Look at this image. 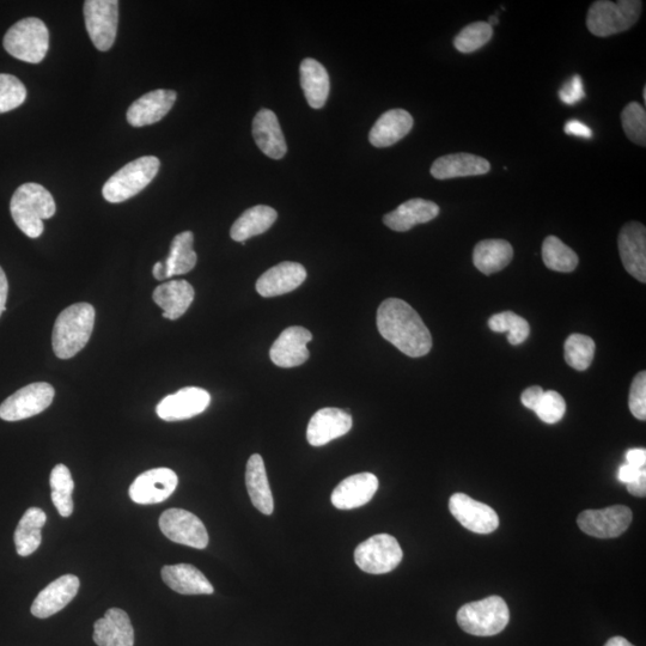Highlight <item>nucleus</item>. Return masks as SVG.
<instances>
[{
  "instance_id": "obj_1",
  "label": "nucleus",
  "mask_w": 646,
  "mask_h": 646,
  "mask_svg": "<svg viewBox=\"0 0 646 646\" xmlns=\"http://www.w3.org/2000/svg\"><path fill=\"white\" fill-rule=\"evenodd\" d=\"M377 328L383 338L406 356L419 358L432 349L429 328L410 304L389 298L377 310Z\"/></svg>"
},
{
  "instance_id": "obj_2",
  "label": "nucleus",
  "mask_w": 646,
  "mask_h": 646,
  "mask_svg": "<svg viewBox=\"0 0 646 646\" xmlns=\"http://www.w3.org/2000/svg\"><path fill=\"white\" fill-rule=\"evenodd\" d=\"M53 195L39 184H24L12 195V219L24 235L38 239L44 233V221L56 215Z\"/></svg>"
},
{
  "instance_id": "obj_3",
  "label": "nucleus",
  "mask_w": 646,
  "mask_h": 646,
  "mask_svg": "<svg viewBox=\"0 0 646 646\" xmlns=\"http://www.w3.org/2000/svg\"><path fill=\"white\" fill-rule=\"evenodd\" d=\"M95 309L89 303H77L58 316L52 333V346L60 359H70L82 351L93 334Z\"/></svg>"
},
{
  "instance_id": "obj_4",
  "label": "nucleus",
  "mask_w": 646,
  "mask_h": 646,
  "mask_svg": "<svg viewBox=\"0 0 646 646\" xmlns=\"http://www.w3.org/2000/svg\"><path fill=\"white\" fill-rule=\"evenodd\" d=\"M456 619L461 629L469 635L491 637L508 626L510 612L507 602L501 596L493 595L462 606Z\"/></svg>"
},
{
  "instance_id": "obj_5",
  "label": "nucleus",
  "mask_w": 646,
  "mask_h": 646,
  "mask_svg": "<svg viewBox=\"0 0 646 646\" xmlns=\"http://www.w3.org/2000/svg\"><path fill=\"white\" fill-rule=\"evenodd\" d=\"M642 9L641 0H620L617 3L599 0L590 6L587 27L591 34L599 38H608L635 26L641 17Z\"/></svg>"
},
{
  "instance_id": "obj_6",
  "label": "nucleus",
  "mask_w": 646,
  "mask_h": 646,
  "mask_svg": "<svg viewBox=\"0 0 646 646\" xmlns=\"http://www.w3.org/2000/svg\"><path fill=\"white\" fill-rule=\"evenodd\" d=\"M50 47V32L36 17L24 18L12 26L4 36V48L10 56L24 63L39 64Z\"/></svg>"
},
{
  "instance_id": "obj_7",
  "label": "nucleus",
  "mask_w": 646,
  "mask_h": 646,
  "mask_svg": "<svg viewBox=\"0 0 646 646\" xmlns=\"http://www.w3.org/2000/svg\"><path fill=\"white\" fill-rule=\"evenodd\" d=\"M160 167L161 162L155 156L137 158L111 176L103 186V198L112 204L124 203L148 187Z\"/></svg>"
},
{
  "instance_id": "obj_8",
  "label": "nucleus",
  "mask_w": 646,
  "mask_h": 646,
  "mask_svg": "<svg viewBox=\"0 0 646 646\" xmlns=\"http://www.w3.org/2000/svg\"><path fill=\"white\" fill-rule=\"evenodd\" d=\"M404 558L398 540L392 535L377 534L359 544L355 562L359 569L371 575H383L398 568Z\"/></svg>"
},
{
  "instance_id": "obj_9",
  "label": "nucleus",
  "mask_w": 646,
  "mask_h": 646,
  "mask_svg": "<svg viewBox=\"0 0 646 646\" xmlns=\"http://www.w3.org/2000/svg\"><path fill=\"white\" fill-rule=\"evenodd\" d=\"M84 20L91 41L97 50H111L117 39L119 23L118 0H87Z\"/></svg>"
},
{
  "instance_id": "obj_10",
  "label": "nucleus",
  "mask_w": 646,
  "mask_h": 646,
  "mask_svg": "<svg viewBox=\"0 0 646 646\" xmlns=\"http://www.w3.org/2000/svg\"><path fill=\"white\" fill-rule=\"evenodd\" d=\"M54 388L50 383L36 382L17 390L0 405V418L5 422H18L38 416L51 406Z\"/></svg>"
},
{
  "instance_id": "obj_11",
  "label": "nucleus",
  "mask_w": 646,
  "mask_h": 646,
  "mask_svg": "<svg viewBox=\"0 0 646 646\" xmlns=\"http://www.w3.org/2000/svg\"><path fill=\"white\" fill-rule=\"evenodd\" d=\"M632 511L625 505L601 510H585L577 518L582 532L597 539H613L623 535L631 526Z\"/></svg>"
},
{
  "instance_id": "obj_12",
  "label": "nucleus",
  "mask_w": 646,
  "mask_h": 646,
  "mask_svg": "<svg viewBox=\"0 0 646 646\" xmlns=\"http://www.w3.org/2000/svg\"><path fill=\"white\" fill-rule=\"evenodd\" d=\"M162 533L176 544L204 550L209 534L200 518L184 509H169L160 518Z\"/></svg>"
},
{
  "instance_id": "obj_13",
  "label": "nucleus",
  "mask_w": 646,
  "mask_h": 646,
  "mask_svg": "<svg viewBox=\"0 0 646 646\" xmlns=\"http://www.w3.org/2000/svg\"><path fill=\"white\" fill-rule=\"evenodd\" d=\"M178 475L169 468H155L133 481L129 493L132 501L152 505L167 501L178 487Z\"/></svg>"
},
{
  "instance_id": "obj_14",
  "label": "nucleus",
  "mask_w": 646,
  "mask_h": 646,
  "mask_svg": "<svg viewBox=\"0 0 646 646\" xmlns=\"http://www.w3.org/2000/svg\"><path fill=\"white\" fill-rule=\"evenodd\" d=\"M449 510L461 526L473 533L491 534L499 527L496 511L465 493H455L450 497Z\"/></svg>"
},
{
  "instance_id": "obj_15",
  "label": "nucleus",
  "mask_w": 646,
  "mask_h": 646,
  "mask_svg": "<svg viewBox=\"0 0 646 646\" xmlns=\"http://www.w3.org/2000/svg\"><path fill=\"white\" fill-rule=\"evenodd\" d=\"M211 395L203 388L187 387L168 395L157 405V416L166 422H179L203 413L210 406Z\"/></svg>"
},
{
  "instance_id": "obj_16",
  "label": "nucleus",
  "mask_w": 646,
  "mask_h": 646,
  "mask_svg": "<svg viewBox=\"0 0 646 646\" xmlns=\"http://www.w3.org/2000/svg\"><path fill=\"white\" fill-rule=\"evenodd\" d=\"M313 334L303 327L286 328L271 347V361L279 368H295L306 363L309 358L307 345Z\"/></svg>"
},
{
  "instance_id": "obj_17",
  "label": "nucleus",
  "mask_w": 646,
  "mask_h": 646,
  "mask_svg": "<svg viewBox=\"0 0 646 646\" xmlns=\"http://www.w3.org/2000/svg\"><path fill=\"white\" fill-rule=\"evenodd\" d=\"M619 253L625 270L639 282H646V229L637 222L627 223L620 231Z\"/></svg>"
},
{
  "instance_id": "obj_18",
  "label": "nucleus",
  "mask_w": 646,
  "mask_h": 646,
  "mask_svg": "<svg viewBox=\"0 0 646 646\" xmlns=\"http://www.w3.org/2000/svg\"><path fill=\"white\" fill-rule=\"evenodd\" d=\"M353 420L349 413L339 408H322L310 419L307 440L310 446L322 447L343 437L352 429Z\"/></svg>"
},
{
  "instance_id": "obj_19",
  "label": "nucleus",
  "mask_w": 646,
  "mask_h": 646,
  "mask_svg": "<svg viewBox=\"0 0 646 646\" xmlns=\"http://www.w3.org/2000/svg\"><path fill=\"white\" fill-rule=\"evenodd\" d=\"M377 489H379V479L374 474L351 475L335 487L331 501L339 510L361 508L374 498Z\"/></svg>"
},
{
  "instance_id": "obj_20",
  "label": "nucleus",
  "mask_w": 646,
  "mask_h": 646,
  "mask_svg": "<svg viewBox=\"0 0 646 646\" xmlns=\"http://www.w3.org/2000/svg\"><path fill=\"white\" fill-rule=\"evenodd\" d=\"M79 578L65 575L50 583L36 597L32 606V614L39 619L52 617L62 611L75 599L79 590Z\"/></svg>"
},
{
  "instance_id": "obj_21",
  "label": "nucleus",
  "mask_w": 646,
  "mask_h": 646,
  "mask_svg": "<svg viewBox=\"0 0 646 646\" xmlns=\"http://www.w3.org/2000/svg\"><path fill=\"white\" fill-rule=\"evenodd\" d=\"M306 279V268L298 262L285 261L262 274L255 288L262 297L282 296L300 288Z\"/></svg>"
},
{
  "instance_id": "obj_22",
  "label": "nucleus",
  "mask_w": 646,
  "mask_h": 646,
  "mask_svg": "<svg viewBox=\"0 0 646 646\" xmlns=\"http://www.w3.org/2000/svg\"><path fill=\"white\" fill-rule=\"evenodd\" d=\"M174 90L158 89L134 101L127 111V121L133 127H144L158 123L170 112L176 101Z\"/></svg>"
},
{
  "instance_id": "obj_23",
  "label": "nucleus",
  "mask_w": 646,
  "mask_h": 646,
  "mask_svg": "<svg viewBox=\"0 0 646 646\" xmlns=\"http://www.w3.org/2000/svg\"><path fill=\"white\" fill-rule=\"evenodd\" d=\"M254 142L272 160H282L288 152L285 137L277 115L270 109H261L253 120Z\"/></svg>"
},
{
  "instance_id": "obj_24",
  "label": "nucleus",
  "mask_w": 646,
  "mask_h": 646,
  "mask_svg": "<svg viewBox=\"0 0 646 646\" xmlns=\"http://www.w3.org/2000/svg\"><path fill=\"white\" fill-rule=\"evenodd\" d=\"M94 642L99 646H133L134 630L123 609L112 608L94 625Z\"/></svg>"
},
{
  "instance_id": "obj_25",
  "label": "nucleus",
  "mask_w": 646,
  "mask_h": 646,
  "mask_svg": "<svg viewBox=\"0 0 646 646\" xmlns=\"http://www.w3.org/2000/svg\"><path fill=\"white\" fill-rule=\"evenodd\" d=\"M438 215H440V206L434 201L416 198L406 201L398 209L387 213L383 217V223L389 229L405 233L418 224L431 222Z\"/></svg>"
},
{
  "instance_id": "obj_26",
  "label": "nucleus",
  "mask_w": 646,
  "mask_h": 646,
  "mask_svg": "<svg viewBox=\"0 0 646 646\" xmlns=\"http://www.w3.org/2000/svg\"><path fill=\"white\" fill-rule=\"evenodd\" d=\"M490 170V162L483 157L472 154H453L437 158L432 164L430 173L437 180H450L484 175Z\"/></svg>"
},
{
  "instance_id": "obj_27",
  "label": "nucleus",
  "mask_w": 646,
  "mask_h": 646,
  "mask_svg": "<svg viewBox=\"0 0 646 646\" xmlns=\"http://www.w3.org/2000/svg\"><path fill=\"white\" fill-rule=\"evenodd\" d=\"M414 121L405 109H390L382 114L369 133L370 143L375 148H388L411 132Z\"/></svg>"
},
{
  "instance_id": "obj_28",
  "label": "nucleus",
  "mask_w": 646,
  "mask_h": 646,
  "mask_svg": "<svg viewBox=\"0 0 646 646\" xmlns=\"http://www.w3.org/2000/svg\"><path fill=\"white\" fill-rule=\"evenodd\" d=\"M193 286L186 280H173L164 283L154 291V302L163 309V318L178 320L184 315L194 300Z\"/></svg>"
},
{
  "instance_id": "obj_29",
  "label": "nucleus",
  "mask_w": 646,
  "mask_h": 646,
  "mask_svg": "<svg viewBox=\"0 0 646 646\" xmlns=\"http://www.w3.org/2000/svg\"><path fill=\"white\" fill-rule=\"evenodd\" d=\"M162 580L181 595H211L215 591L209 580L191 564L164 566Z\"/></svg>"
},
{
  "instance_id": "obj_30",
  "label": "nucleus",
  "mask_w": 646,
  "mask_h": 646,
  "mask_svg": "<svg viewBox=\"0 0 646 646\" xmlns=\"http://www.w3.org/2000/svg\"><path fill=\"white\" fill-rule=\"evenodd\" d=\"M301 85L309 106L320 109L326 105L331 81L326 67L318 60L304 59L300 67Z\"/></svg>"
},
{
  "instance_id": "obj_31",
  "label": "nucleus",
  "mask_w": 646,
  "mask_h": 646,
  "mask_svg": "<svg viewBox=\"0 0 646 646\" xmlns=\"http://www.w3.org/2000/svg\"><path fill=\"white\" fill-rule=\"evenodd\" d=\"M246 485L254 507L261 514L271 515L274 509L273 495L270 483H268L264 460L259 454L252 455L248 460Z\"/></svg>"
},
{
  "instance_id": "obj_32",
  "label": "nucleus",
  "mask_w": 646,
  "mask_h": 646,
  "mask_svg": "<svg viewBox=\"0 0 646 646\" xmlns=\"http://www.w3.org/2000/svg\"><path fill=\"white\" fill-rule=\"evenodd\" d=\"M278 213L270 206L257 205L243 212L230 230L231 239L236 242H246L254 236L266 233L274 222Z\"/></svg>"
},
{
  "instance_id": "obj_33",
  "label": "nucleus",
  "mask_w": 646,
  "mask_h": 646,
  "mask_svg": "<svg viewBox=\"0 0 646 646\" xmlns=\"http://www.w3.org/2000/svg\"><path fill=\"white\" fill-rule=\"evenodd\" d=\"M513 258L514 249L504 240L481 241L473 252L474 266L486 276L504 270Z\"/></svg>"
},
{
  "instance_id": "obj_34",
  "label": "nucleus",
  "mask_w": 646,
  "mask_h": 646,
  "mask_svg": "<svg viewBox=\"0 0 646 646\" xmlns=\"http://www.w3.org/2000/svg\"><path fill=\"white\" fill-rule=\"evenodd\" d=\"M46 520V514L39 508H30L24 513L15 532L16 551L21 557H28L38 550Z\"/></svg>"
},
{
  "instance_id": "obj_35",
  "label": "nucleus",
  "mask_w": 646,
  "mask_h": 646,
  "mask_svg": "<svg viewBox=\"0 0 646 646\" xmlns=\"http://www.w3.org/2000/svg\"><path fill=\"white\" fill-rule=\"evenodd\" d=\"M193 245L194 236L191 231H185L174 237L168 258L164 261L167 278L191 272L197 265L198 257Z\"/></svg>"
},
{
  "instance_id": "obj_36",
  "label": "nucleus",
  "mask_w": 646,
  "mask_h": 646,
  "mask_svg": "<svg viewBox=\"0 0 646 646\" xmlns=\"http://www.w3.org/2000/svg\"><path fill=\"white\" fill-rule=\"evenodd\" d=\"M542 259L552 271L570 273L578 266L577 254L556 236H548L542 245Z\"/></svg>"
},
{
  "instance_id": "obj_37",
  "label": "nucleus",
  "mask_w": 646,
  "mask_h": 646,
  "mask_svg": "<svg viewBox=\"0 0 646 646\" xmlns=\"http://www.w3.org/2000/svg\"><path fill=\"white\" fill-rule=\"evenodd\" d=\"M52 502L60 516L69 517L73 513L72 492L75 489L70 469L65 465L53 468L50 479Z\"/></svg>"
},
{
  "instance_id": "obj_38",
  "label": "nucleus",
  "mask_w": 646,
  "mask_h": 646,
  "mask_svg": "<svg viewBox=\"0 0 646 646\" xmlns=\"http://www.w3.org/2000/svg\"><path fill=\"white\" fill-rule=\"evenodd\" d=\"M594 340L583 334H572L565 341L564 358L566 363L578 371L587 370L594 361Z\"/></svg>"
},
{
  "instance_id": "obj_39",
  "label": "nucleus",
  "mask_w": 646,
  "mask_h": 646,
  "mask_svg": "<svg viewBox=\"0 0 646 646\" xmlns=\"http://www.w3.org/2000/svg\"><path fill=\"white\" fill-rule=\"evenodd\" d=\"M489 327L496 333H509L508 340L511 345H521L528 339L530 333L527 320L514 312L493 315L489 320Z\"/></svg>"
},
{
  "instance_id": "obj_40",
  "label": "nucleus",
  "mask_w": 646,
  "mask_h": 646,
  "mask_svg": "<svg viewBox=\"0 0 646 646\" xmlns=\"http://www.w3.org/2000/svg\"><path fill=\"white\" fill-rule=\"evenodd\" d=\"M493 28L487 22H475L468 24L459 34L456 35L454 46L457 51L463 54L473 53L480 50L492 39Z\"/></svg>"
},
{
  "instance_id": "obj_41",
  "label": "nucleus",
  "mask_w": 646,
  "mask_h": 646,
  "mask_svg": "<svg viewBox=\"0 0 646 646\" xmlns=\"http://www.w3.org/2000/svg\"><path fill=\"white\" fill-rule=\"evenodd\" d=\"M621 124L627 138L638 145H646V112L638 102H631L621 113Z\"/></svg>"
},
{
  "instance_id": "obj_42",
  "label": "nucleus",
  "mask_w": 646,
  "mask_h": 646,
  "mask_svg": "<svg viewBox=\"0 0 646 646\" xmlns=\"http://www.w3.org/2000/svg\"><path fill=\"white\" fill-rule=\"evenodd\" d=\"M27 99V89L15 76L0 73V114L14 111Z\"/></svg>"
},
{
  "instance_id": "obj_43",
  "label": "nucleus",
  "mask_w": 646,
  "mask_h": 646,
  "mask_svg": "<svg viewBox=\"0 0 646 646\" xmlns=\"http://www.w3.org/2000/svg\"><path fill=\"white\" fill-rule=\"evenodd\" d=\"M534 412L542 422L556 424L565 416L566 402L562 395L554 392V390H548L542 395V399Z\"/></svg>"
},
{
  "instance_id": "obj_44",
  "label": "nucleus",
  "mask_w": 646,
  "mask_h": 646,
  "mask_svg": "<svg viewBox=\"0 0 646 646\" xmlns=\"http://www.w3.org/2000/svg\"><path fill=\"white\" fill-rule=\"evenodd\" d=\"M630 411L638 420L646 419V373L642 371L633 379L630 398Z\"/></svg>"
},
{
  "instance_id": "obj_45",
  "label": "nucleus",
  "mask_w": 646,
  "mask_h": 646,
  "mask_svg": "<svg viewBox=\"0 0 646 646\" xmlns=\"http://www.w3.org/2000/svg\"><path fill=\"white\" fill-rule=\"evenodd\" d=\"M560 100L565 105L574 106L576 103L582 101L585 97L584 85L581 76H574L570 81L564 84V87L559 91Z\"/></svg>"
},
{
  "instance_id": "obj_46",
  "label": "nucleus",
  "mask_w": 646,
  "mask_h": 646,
  "mask_svg": "<svg viewBox=\"0 0 646 646\" xmlns=\"http://www.w3.org/2000/svg\"><path fill=\"white\" fill-rule=\"evenodd\" d=\"M545 390L539 386L529 387L522 393L521 401L524 407H527L528 410L535 411L538 407L539 402L544 395Z\"/></svg>"
},
{
  "instance_id": "obj_47",
  "label": "nucleus",
  "mask_w": 646,
  "mask_h": 646,
  "mask_svg": "<svg viewBox=\"0 0 646 646\" xmlns=\"http://www.w3.org/2000/svg\"><path fill=\"white\" fill-rule=\"evenodd\" d=\"M564 131L566 134H570V136L581 137L584 139H590L594 136L593 131H591L587 125L578 120L568 121L564 126Z\"/></svg>"
},
{
  "instance_id": "obj_48",
  "label": "nucleus",
  "mask_w": 646,
  "mask_h": 646,
  "mask_svg": "<svg viewBox=\"0 0 646 646\" xmlns=\"http://www.w3.org/2000/svg\"><path fill=\"white\" fill-rule=\"evenodd\" d=\"M645 473V468H637L629 465V463H625V465L621 466L619 469L618 478L621 483L629 485L633 483V481H636L638 478H641Z\"/></svg>"
},
{
  "instance_id": "obj_49",
  "label": "nucleus",
  "mask_w": 646,
  "mask_h": 646,
  "mask_svg": "<svg viewBox=\"0 0 646 646\" xmlns=\"http://www.w3.org/2000/svg\"><path fill=\"white\" fill-rule=\"evenodd\" d=\"M626 461L633 467L645 468L646 450L641 448L629 450V452L626 453Z\"/></svg>"
},
{
  "instance_id": "obj_50",
  "label": "nucleus",
  "mask_w": 646,
  "mask_h": 646,
  "mask_svg": "<svg viewBox=\"0 0 646 646\" xmlns=\"http://www.w3.org/2000/svg\"><path fill=\"white\" fill-rule=\"evenodd\" d=\"M627 491L633 496L644 498L646 495V473L641 478L627 485Z\"/></svg>"
},
{
  "instance_id": "obj_51",
  "label": "nucleus",
  "mask_w": 646,
  "mask_h": 646,
  "mask_svg": "<svg viewBox=\"0 0 646 646\" xmlns=\"http://www.w3.org/2000/svg\"><path fill=\"white\" fill-rule=\"evenodd\" d=\"M9 284L8 279H6L5 272L3 268L0 267V316L5 312L6 307V298H8Z\"/></svg>"
},
{
  "instance_id": "obj_52",
  "label": "nucleus",
  "mask_w": 646,
  "mask_h": 646,
  "mask_svg": "<svg viewBox=\"0 0 646 646\" xmlns=\"http://www.w3.org/2000/svg\"><path fill=\"white\" fill-rule=\"evenodd\" d=\"M152 273H154V277L157 280L167 279V272L166 267H164V262H157V264L154 266V270H152Z\"/></svg>"
},
{
  "instance_id": "obj_53",
  "label": "nucleus",
  "mask_w": 646,
  "mask_h": 646,
  "mask_svg": "<svg viewBox=\"0 0 646 646\" xmlns=\"http://www.w3.org/2000/svg\"><path fill=\"white\" fill-rule=\"evenodd\" d=\"M605 646H635L623 637H613L609 639Z\"/></svg>"
},
{
  "instance_id": "obj_54",
  "label": "nucleus",
  "mask_w": 646,
  "mask_h": 646,
  "mask_svg": "<svg viewBox=\"0 0 646 646\" xmlns=\"http://www.w3.org/2000/svg\"><path fill=\"white\" fill-rule=\"evenodd\" d=\"M489 24H490V26H491V27H492V26H495V24H498V18H497V17H495V16H492V17L490 18V22H489Z\"/></svg>"
},
{
  "instance_id": "obj_55",
  "label": "nucleus",
  "mask_w": 646,
  "mask_h": 646,
  "mask_svg": "<svg viewBox=\"0 0 646 646\" xmlns=\"http://www.w3.org/2000/svg\"><path fill=\"white\" fill-rule=\"evenodd\" d=\"M643 97H644V101H646V88H644Z\"/></svg>"
}]
</instances>
